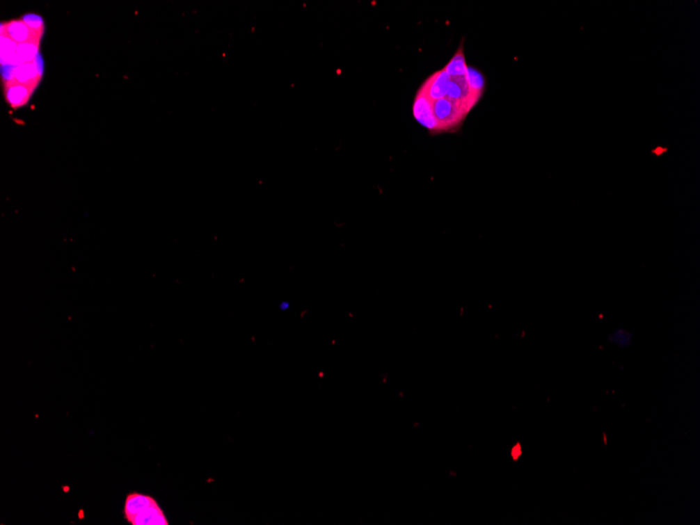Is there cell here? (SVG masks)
Wrapping results in <instances>:
<instances>
[{"instance_id":"cell-7","label":"cell","mask_w":700,"mask_h":525,"mask_svg":"<svg viewBox=\"0 0 700 525\" xmlns=\"http://www.w3.org/2000/svg\"><path fill=\"white\" fill-rule=\"evenodd\" d=\"M31 90L24 84H12L8 88V101L14 106L22 105L28 101Z\"/></svg>"},{"instance_id":"cell-6","label":"cell","mask_w":700,"mask_h":525,"mask_svg":"<svg viewBox=\"0 0 700 525\" xmlns=\"http://www.w3.org/2000/svg\"><path fill=\"white\" fill-rule=\"evenodd\" d=\"M466 80L472 92L482 97L486 88V79L482 72L473 67H468Z\"/></svg>"},{"instance_id":"cell-3","label":"cell","mask_w":700,"mask_h":525,"mask_svg":"<svg viewBox=\"0 0 700 525\" xmlns=\"http://www.w3.org/2000/svg\"><path fill=\"white\" fill-rule=\"evenodd\" d=\"M413 115L416 121L429 130H440L433 111V101L420 90L414 100Z\"/></svg>"},{"instance_id":"cell-1","label":"cell","mask_w":700,"mask_h":525,"mask_svg":"<svg viewBox=\"0 0 700 525\" xmlns=\"http://www.w3.org/2000/svg\"><path fill=\"white\" fill-rule=\"evenodd\" d=\"M124 516L132 525H168L167 518L151 496L130 493L124 504Z\"/></svg>"},{"instance_id":"cell-2","label":"cell","mask_w":700,"mask_h":525,"mask_svg":"<svg viewBox=\"0 0 700 525\" xmlns=\"http://www.w3.org/2000/svg\"><path fill=\"white\" fill-rule=\"evenodd\" d=\"M433 111H434V115L438 122L440 130L456 127L469 113L459 103L451 100L448 97L434 101Z\"/></svg>"},{"instance_id":"cell-4","label":"cell","mask_w":700,"mask_h":525,"mask_svg":"<svg viewBox=\"0 0 700 525\" xmlns=\"http://www.w3.org/2000/svg\"><path fill=\"white\" fill-rule=\"evenodd\" d=\"M449 83H450V76L442 70L432 74L420 90L434 102L440 99L446 98Z\"/></svg>"},{"instance_id":"cell-5","label":"cell","mask_w":700,"mask_h":525,"mask_svg":"<svg viewBox=\"0 0 700 525\" xmlns=\"http://www.w3.org/2000/svg\"><path fill=\"white\" fill-rule=\"evenodd\" d=\"M468 67L469 66L467 65L465 55H463V47H461V49H459L457 53L455 54L454 57L447 64L444 70L450 77H463L467 74Z\"/></svg>"}]
</instances>
